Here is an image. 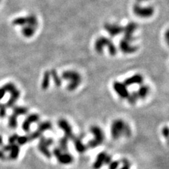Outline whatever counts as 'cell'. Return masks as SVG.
Returning a JSON list of instances; mask_svg holds the SVG:
<instances>
[{
    "instance_id": "obj_4",
    "label": "cell",
    "mask_w": 169,
    "mask_h": 169,
    "mask_svg": "<svg viewBox=\"0 0 169 169\" xmlns=\"http://www.w3.org/2000/svg\"><path fill=\"white\" fill-rule=\"evenodd\" d=\"M89 132L93 135L94 138L87 142L86 145L87 148L95 149L104 142V133L101 128L97 126H92L89 128Z\"/></svg>"
},
{
    "instance_id": "obj_33",
    "label": "cell",
    "mask_w": 169,
    "mask_h": 169,
    "mask_svg": "<svg viewBox=\"0 0 169 169\" xmlns=\"http://www.w3.org/2000/svg\"><path fill=\"white\" fill-rule=\"evenodd\" d=\"M7 107L5 104H0V118H4L7 115Z\"/></svg>"
},
{
    "instance_id": "obj_5",
    "label": "cell",
    "mask_w": 169,
    "mask_h": 169,
    "mask_svg": "<svg viewBox=\"0 0 169 169\" xmlns=\"http://www.w3.org/2000/svg\"><path fill=\"white\" fill-rule=\"evenodd\" d=\"M58 126L64 133V135H65L66 137H68V139H73L74 138L75 135L74 133H73L72 128L67 120L64 119V118L59 120H58Z\"/></svg>"
},
{
    "instance_id": "obj_28",
    "label": "cell",
    "mask_w": 169,
    "mask_h": 169,
    "mask_svg": "<svg viewBox=\"0 0 169 169\" xmlns=\"http://www.w3.org/2000/svg\"><path fill=\"white\" fill-rule=\"evenodd\" d=\"M26 21H27L26 24H28V26H31V27H33V28H37V21L36 18H35L34 16H33V15L29 16L28 17L26 18Z\"/></svg>"
},
{
    "instance_id": "obj_36",
    "label": "cell",
    "mask_w": 169,
    "mask_h": 169,
    "mask_svg": "<svg viewBox=\"0 0 169 169\" xmlns=\"http://www.w3.org/2000/svg\"><path fill=\"white\" fill-rule=\"evenodd\" d=\"M18 136H19V135L18 134H14L11 135V136L9 137V139H8L9 144H10V145H14V144H15L16 140H17Z\"/></svg>"
},
{
    "instance_id": "obj_9",
    "label": "cell",
    "mask_w": 169,
    "mask_h": 169,
    "mask_svg": "<svg viewBox=\"0 0 169 169\" xmlns=\"http://www.w3.org/2000/svg\"><path fill=\"white\" fill-rule=\"evenodd\" d=\"M137 26L135 23H129L128 26H127L126 28L124 29V39L128 40V42L134 41V37H133V33L136 30Z\"/></svg>"
},
{
    "instance_id": "obj_41",
    "label": "cell",
    "mask_w": 169,
    "mask_h": 169,
    "mask_svg": "<svg viewBox=\"0 0 169 169\" xmlns=\"http://www.w3.org/2000/svg\"><path fill=\"white\" fill-rule=\"evenodd\" d=\"M6 93L7 92H6L3 87H1V88H0V100H2L5 97Z\"/></svg>"
},
{
    "instance_id": "obj_29",
    "label": "cell",
    "mask_w": 169,
    "mask_h": 169,
    "mask_svg": "<svg viewBox=\"0 0 169 169\" xmlns=\"http://www.w3.org/2000/svg\"><path fill=\"white\" fill-rule=\"evenodd\" d=\"M16 142H17L18 146H21L26 145L27 142L30 141H29L28 135H23V136H18Z\"/></svg>"
},
{
    "instance_id": "obj_37",
    "label": "cell",
    "mask_w": 169,
    "mask_h": 169,
    "mask_svg": "<svg viewBox=\"0 0 169 169\" xmlns=\"http://www.w3.org/2000/svg\"><path fill=\"white\" fill-rule=\"evenodd\" d=\"M122 161L124 165H123V166L120 169H130V164L128 160L124 158V159H123Z\"/></svg>"
},
{
    "instance_id": "obj_14",
    "label": "cell",
    "mask_w": 169,
    "mask_h": 169,
    "mask_svg": "<svg viewBox=\"0 0 169 169\" xmlns=\"http://www.w3.org/2000/svg\"><path fill=\"white\" fill-rule=\"evenodd\" d=\"M72 140L74 142L75 148H76V151L78 152L79 154H83L86 152V150L87 149V146L83 144L80 138L75 136L74 138Z\"/></svg>"
},
{
    "instance_id": "obj_16",
    "label": "cell",
    "mask_w": 169,
    "mask_h": 169,
    "mask_svg": "<svg viewBox=\"0 0 169 169\" xmlns=\"http://www.w3.org/2000/svg\"><path fill=\"white\" fill-rule=\"evenodd\" d=\"M10 153L9 155V160H16L17 159L18 156H19L20 154V147L18 145H16V144H14L12 145L11 149H10Z\"/></svg>"
},
{
    "instance_id": "obj_19",
    "label": "cell",
    "mask_w": 169,
    "mask_h": 169,
    "mask_svg": "<svg viewBox=\"0 0 169 169\" xmlns=\"http://www.w3.org/2000/svg\"><path fill=\"white\" fill-rule=\"evenodd\" d=\"M49 73H50V77H52L55 86L57 87H59L61 85V79L59 77V75H58L57 71H56L55 69H52L49 71Z\"/></svg>"
},
{
    "instance_id": "obj_3",
    "label": "cell",
    "mask_w": 169,
    "mask_h": 169,
    "mask_svg": "<svg viewBox=\"0 0 169 169\" xmlns=\"http://www.w3.org/2000/svg\"><path fill=\"white\" fill-rule=\"evenodd\" d=\"M61 77L64 80L69 82L67 85V89L69 91L76 90L82 81V78L80 74L75 70H65L61 74Z\"/></svg>"
},
{
    "instance_id": "obj_20",
    "label": "cell",
    "mask_w": 169,
    "mask_h": 169,
    "mask_svg": "<svg viewBox=\"0 0 169 169\" xmlns=\"http://www.w3.org/2000/svg\"><path fill=\"white\" fill-rule=\"evenodd\" d=\"M52 128V124L49 121H43L39 123L37 126V130H39L41 133H43L46 131L51 130Z\"/></svg>"
},
{
    "instance_id": "obj_34",
    "label": "cell",
    "mask_w": 169,
    "mask_h": 169,
    "mask_svg": "<svg viewBox=\"0 0 169 169\" xmlns=\"http://www.w3.org/2000/svg\"><path fill=\"white\" fill-rule=\"evenodd\" d=\"M30 126L31 124L29 123L27 120H25L22 124V129L24 132L26 133H29L30 130Z\"/></svg>"
},
{
    "instance_id": "obj_39",
    "label": "cell",
    "mask_w": 169,
    "mask_h": 169,
    "mask_svg": "<svg viewBox=\"0 0 169 169\" xmlns=\"http://www.w3.org/2000/svg\"><path fill=\"white\" fill-rule=\"evenodd\" d=\"M161 133H162L163 136H164V137H166V138H168V134H169V130H168V126L164 127V128H162Z\"/></svg>"
},
{
    "instance_id": "obj_6",
    "label": "cell",
    "mask_w": 169,
    "mask_h": 169,
    "mask_svg": "<svg viewBox=\"0 0 169 169\" xmlns=\"http://www.w3.org/2000/svg\"><path fill=\"white\" fill-rule=\"evenodd\" d=\"M113 88H114L115 92L122 99H126L130 93L124 83L118 82V81H115L113 83Z\"/></svg>"
},
{
    "instance_id": "obj_17",
    "label": "cell",
    "mask_w": 169,
    "mask_h": 169,
    "mask_svg": "<svg viewBox=\"0 0 169 169\" xmlns=\"http://www.w3.org/2000/svg\"><path fill=\"white\" fill-rule=\"evenodd\" d=\"M50 73L49 70H47L44 73L43 78H42V85L41 87L43 90H46L49 88V83H50Z\"/></svg>"
},
{
    "instance_id": "obj_42",
    "label": "cell",
    "mask_w": 169,
    "mask_h": 169,
    "mask_svg": "<svg viewBox=\"0 0 169 169\" xmlns=\"http://www.w3.org/2000/svg\"><path fill=\"white\" fill-rule=\"evenodd\" d=\"M12 145H10V144H8L7 145H5L3 147V152H9L10 149H11Z\"/></svg>"
},
{
    "instance_id": "obj_22",
    "label": "cell",
    "mask_w": 169,
    "mask_h": 169,
    "mask_svg": "<svg viewBox=\"0 0 169 169\" xmlns=\"http://www.w3.org/2000/svg\"><path fill=\"white\" fill-rule=\"evenodd\" d=\"M28 113V108L25 106H14L13 107V114L16 116L26 115Z\"/></svg>"
},
{
    "instance_id": "obj_24",
    "label": "cell",
    "mask_w": 169,
    "mask_h": 169,
    "mask_svg": "<svg viewBox=\"0 0 169 169\" xmlns=\"http://www.w3.org/2000/svg\"><path fill=\"white\" fill-rule=\"evenodd\" d=\"M135 12L136 13L137 15L139 16H143V17H148L150 16L152 14V9H139V8H137L135 9Z\"/></svg>"
},
{
    "instance_id": "obj_7",
    "label": "cell",
    "mask_w": 169,
    "mask_h": 169,
    "mask_svg": "<svg viewBox=\"0 0 169 169\" xmlns=\"http://www.w3.org/2000/svg\"><path fill=\"white\" fill-rule=\"evenodd\" d=\"M119 48L123 53L124 54H133L136 52L138 49V47L136 46L131 45V42H128L124 38L120 41Z\"/></svg>"
},
{
    "instance_id": "obj_40",
    "label": "cell",
    "mask_w": 169,
    "mask_h": 169,
    "mask_svg": "<svg viewBox=\"0 0 169 169\" xmlns=\"http://www.w3.org/2000/svg\"><path fill=\"white\" fill-rule=\"evenodd\" d=\"M111 161H112L111 156L110 155H108V154H107V155H106V158H105V161H104V164L108 165Z\"/></svg>"
},
{
    "instance_id": "obj_35",
    "label": "cell",
    "mask_w": 169,
    "mask_h": 169,
    "mask_svg": "<svg viewBox=\"0 0 169 169\" xmlns=\"http://www.w3.org/2000/svg\"><path fill=\"white\" fill-rule=\"evenodd\" d=\"M120 163L118 161H112L111 162L108 164V169H117L119 166Z\"/></svg>"
},
{
    "instance_id": "obj_27",
    "label": "cell",
    "mask_w": 169,
    "mask_h": 169,
    "mask_svg": "<svg viewBox=\"0 0 169 169\" xmlns=\"http://www.w3.org/2000/svg\"><path fill=\"white\" fill-rule=\"evenodd\" d=\"M18 116L11 114L9 117V126L11 128H16L18 126Z\"/></svg>"
},
{
    "instance_id": "obj_38",
    "label": "cell",
    "mask_w": 169,
    "mask_h": 169,
    "mask_svg": "<svg viewBox=\"0 0 169 169\" xmlns=\"http://www.w3.org/2000/svg\"><path fill=\"white\" fill-rule=\"evenodd\" d=\"M62 152H62L61 149H60V148L58 147H55V148H54V149H53V151H52V153H53L54 154V156H55L56 158H57L58 156H59L60 154H61Z\"/></svg>"
},
{
    "instance_id": "obj_8",
    "label": "cell",
    "mask_w": 169,
    "mask_h": 169,
    "mask_svg": "<svg viewBox=\"0 0 169 169\" xmlns=\"http://www.w3.org/2000/svg\"><path fill=\"white\" fill-rule=\"evenodd\" d=\"M143 80L142 76L139 74H137L129 77V78H127L124 80V84L126 87L131 86L133 85H142L143 83Z\"/></svg>"
},
{
    "instance_id": "obj_15",
    "label": "cell",
    "mask_w": 169,
    "mask_h": 169,
    "mask_svg": "<svg viewBox=\"0 0 169 169\" xmlns=\"http://www.w3.org/2000/svg\"><path fill=\"white\" fill-rule=\"evenodd\" d=\"M149 87L147 85H141V86L139 87L138 91L137 92V95H138L139 99H145L147 97L149 93Z\"/></svg>"
},
{
    "instance_id": "obj_13",
    "label": "cell",
    "mask_w": 169,
    "mask_h": 169,
    "mask_svg": "<svg viewBox=\"0 0 169 169\" xmlns=\"http://www.w3.org/2000/svg\"><path fill=\"white\" fill-rule=\"evenodd\" d=\"M107 154L105 152H102L98 154L96 158L95 161L94 162L92 165V167L94 169H99L101 168L102 166L104 164V161H105V158Z\"/></svg>"
},
{
    "instance_id": "obj_30",
    "label": "cell",
    "mask_w": 169,
    "mask_h": 169,
    "mask_svg": "<svg viewBox=\"0 0 169 169\" xmlns=\"http://www.w3.org/2000/svg\"><path fill=\"white\" fill-rule=\"evenodd\" d=\"M26 120H28L30 124H32L33 123L38 122V120H39V117L37 114H30V115L26 118Z\"/></svg>"
},
{
    "instance_id": "obj_1",
    "label": "cell",
    "mask_w": 169,
    "mask_h": 169,
    "mask_svg": "<svg viewBox=\"0 0 169 169\" xmlns=\"http://www.w3.org/2000/svg\"><path fill=\"white\" fill-rule=\"evenodd\" d=\"M131 128L130 126L122 119L114 120L111 125V135L114 139H118L120 137H130Z\"/></svg>"
},
{
    "instance_id": "obj_2",
    "label": "cell",
    "mask_w": 169,
    "mask_h": 169,
    "mask_svg": "<svg viewBox=\"0 0 169 169\" xmlns=\"http://www.w3.org/2000/svg\"><path fill=\"white\" fill-rule=\"evenodd\" d=\"M104 47L108 48V53L111 56H115L117 53V49H116L115 45L109 38L104 36L99 37L95 42L94 49L97 53L101 54L103 53Z\"/></svg>"
},
{
    "instance_id": "obj_44",
    "label": "cell",
    "mask_w": 169,
    "mask_h": 169,
    "mask_svg": "<svg viewBox=\"0 0 169 169\" xmlns=\"http://www.w3.org/2000/svg\"><path fill=\"white\" fill-rule=\"evenodd\" d=\"M3 145V137L0 135V146Z\"/></svg>"
},
{
    "instance_id": "obj_21",
    "label": "cell",
    "mask_w": 169,
    "mask_h": 169,
    "mask_svg": "<svg viewBox=\"0 0 169 169\" xmlns=\"http://www.w3.org/2000/svg\"><path fill=\"white\" fill-rule=\"evenodd\" d=\"M68 139L66 136L62 137L59 140V147L62 152H68Z\"/></svg>"
},
{
    "instance_id": "obj_46",
    "label": "cell",
    "mask_w": 169,
    "mask_h": 169,
    "mask_svg": "<svg viewBox=\"0 0 169 169\" xmlns=\"http://www.w3.org/2000/svg\"><path fill=\"white\" fill-rule=\"evenodd\" d=\"M0 1H1V0H0Z\"/></svg>"
},
{
    "instance_id": "obj_45",
    "label": "cell",
    "mask_w": 169,
    "mask_h": 169,
    "mask_svg": "<svg viewBox=\"0 0 169 169\" xmlns=\"http://www.w3.org/2000/svg\"><path fill=\"white\" fill-rule=\"evenodd\" d=\"M166 40L167 42H168V31H167V32L166 33Z\"/></svg>"
},
{
    "instance_id": "obj_11",
    "label": "cell",
    "mask_w": 169,
    "mask_h": 169,
    "mask_svg": "<svg viewBox=\"0 0 169 169\" xmlns=\"http://www.w3.org/2000/svg\"><path fill=\"white\" fill-rule=\"evenodd\" d=\"M56 159L58 160V161L61 164L68 165L72 164L74 158L71 154L68 153V152H62V153L56 158Z\"/></svg>"
},
{
    "instance_id": "obj_10",
    "label": "cell",
    "mask_w": 169,
    "mask_h": 169,
    "mask_svg": "<svg viewBox=\"0 0 169 169\" xmlns=\"http://www.w3.org/2000/svg\"><path fill=\"white\" fill-rule=\"evenodd\" d=\"M105 30L109 33L111 37H116L124 32V28L118 25L106 24L104 26Z\"/></svg>"
},
{
    "instance_id": "obj_25",
    "label": "cell",
    "mask_w": 169,
    "mask_h": 169,
    "mask_svg": "<svg viewBox=\"0 0 169 169\" xmlns=\"http://www.w3.org/2000/svg\"><path fill=\"white\" fill-rule=\"evenodd\" d=\"M128 99V103L131 104V105H134L137 103V100L139 99L138 95H137V92H132L131 93H129L128 97L126 98Z\"/></svg>"
},
{
    "instance_id": "obj_12",
    "label": "cell",
    "mask_w": 169,
    "mask_h": 169,
    "mask_svg": "<svg viewBox=\"0 0 169 169\" xmlns=\"http://www.w3.org/2000/svg\"><path fill=\"white\" fill-rule=\"evenodd\" d=\"M10 98L8 100L7 103L5 104L7 106V108H13L14 106V104H15L16 102L18 99V98L20 97V91L18 90V89H15V90L12 92L10 93Z\"/></svg>"
},
{
    "instance_id": "obj_23",
    "label": "cell",
    "mask_w": 169,
    "mask_h": 169,
    "mask_svg": "<svg viewBox=\"0 0 169 169\" xmlns=\"http://www.w3.org/2000/svg\"><path fill=\"white\" fill-rule=\"evenodd\" d=\"M37 148H38L39 151L47 158H50L52 157V153L50 152L49 148H48L47 146L44 145L41 143H39L38 146H37Z\"/></svg>"
},
{
    "instance_id": "obj_18",
    "label": "cell",
    "mask_w": 169,
    "mask_h": 169,
    "mask_svg": "<svg viewBox=\"0 0 169 169\" xmlns=\"http://www.w3.org/2000/svg\"><path fill=\"white\" fill-rule=\"evenodd\" d=\"M35 30H36V28H33V27L29 26L27 25V26H24L23 28H22L21 33H22V35H23L24 37H31L34 35L35 33Z\"/></svg>"
},
{
    "instance_id": "obj_31",
    "label": "cell",
    "mask_w": 169,
    "mask_h": 169,
    "mask_svg": "<svg viewBox=\"0 0 169 169\" xmlns=\"http://www.w3.org/2000/svg\"><path fill=\"white\" fill-rule=\"evenodd\" d=\"M27 23L26 21V18L23 17H20L16 18L15 20H14L13 24L15 25V26H26V24Z\"/></svg>"
},
{
    "instance_id": "obj_43",
    "label": "cell",
    "mask_w": 169,
    "mask_h": 169,
    "mask_svg": "<svg viewBox=\"0 0 169 169\" xmlns=\"http://www.w3.org/2000/svg\"><path fill=\"white\" fill-rule=\"evenodd\" d=\"M0 159L3 161H5L7 159V156H6L5 153H4V152L2 151V150H0Z\"/></svg>"
},
{
    "instance_id": "obj_32",
    "label": "cell",
    "mask_w": 169,
    "mask_h": 169,
    "mask_svg": "<svg viewBox=\"0 0 169 169\" xmlns=\"http://www.w3.org/2000/svg\"><path fill=\"white\" fill-rule=\"evenodd\" d=\"M42 135V133H41L39 130H35V132H33L30 134L28 135L29 141H32L33 139H36L37 138H39Z\"/></svg>"
},
{
    "instance_id": "obj_26",
    "label": "cell",
    "mask_w": 169,
    "mask_h": 169,
    "mask_svg": "<svg viewBox=\"0 0 169 169\" xmlns=\"http://www.w3.org/2000/svg\"><path fill=\"white\" fill-rule=\"evenodd\" d=\"M54 141L52 138H47V137H44V136H42V135L39 137V143L42 144V145L47 146V147L52 146L54 144Z\"/></svg>"
}]
</instances>
